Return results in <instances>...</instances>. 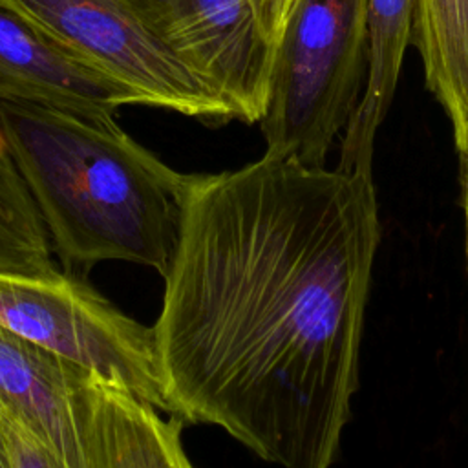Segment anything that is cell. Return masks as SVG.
Returning a JSON list of instances; mask_svg holds the SVG:
<instances>
[{
	"label": "cell",
	"mask_w": 468,
	"mask_h": 468,
	"mask_svg": "<svg viewBox=\"0 0 468 468\" xmlns=\"http://www.w3.org/2000/svg\"><path fill=\"white\" fill-rule=\"evenodd\" d=\"M378 241L369 172L263 154L188 174L152 325L168 415L280 468H331Z\"/></svg>",
	"instance_id": "obj_1"
},
{
	"label": "cell",
	"mask_w": 468,
	"mask_h": 468,
	"mask_svg": "<svg viewBox=\"0 0 468 468\" xmlns=\"http://www.w3.org/2000/svg\"><path fill=\"white\" fill-rule=\"evenodd\" d=\"M0 130L64 272L128 261L165 278L181 230L188 174L117 122L33 102H0Z\"/></svg>",
	"instance_id": "obj_2"
},
{
	"label": "cell",
	"mask_w": 468,
	"mask_h": 468,
	"mask_svg": "<svg viewBox=\"0 0 468 468\" xmlns=\"http://www.w3.org/2000/svg\"><path fill=\"white\" fill-rule=\"evenodd\" d=\"M367 0H294L260 130L265 152L325 166L366 86Z\"/></svg>",
	"instance_id": "obj_3"
},
{
	"label": "cell",
	"mask_w": 468,
	"mask_h": 468,
	"mask_svg": "<svg viewBox=\"0 0 468 468\" xmlns=\"http://www.w3.org/2000/svg\"><path fill=\"white\" fill-rule=\"evenodd\" d=\"M60 51L148 106L207 126L236 121L219 90L179 58L126 0H0Z\"/></svg>",
	"instance_id": "obj_4"
},
{
	"label": "cell",
	"mask_w": 468,
	"mask_h": 468,
	"mask_svg": "<svg viewBox=\"0 0 468 468\" xmlns=\"http://www.w3.org/2000/svg\"><path fill=\"white\" fill-rule=\"evenodd\" d=\"M0 325L168 413L152 327L122 313L86 278L0 271Z\"/></svg>",
	"instance_id": "obj_5"
},
{
	"label": "cell",
	"mask_w": 468,
	"mask_h": 468,
	"mask_svg": "<svg viewBox=\"0 0 468 468\" xmlns=\"http://www.w3.org/2000/svg\"><path fill=\"white\" fill-rule=\"evenodd\" d=\"M192 69L212 82L236 121L260 122L276 55L274 0H126Z\"/></svg>",
	"instance_id": "obj_6"
},
{
	"label": "cell",
	"mask_w": 468,
	"mask_h": 468,
	"mask_svg": "<svg viewBox=\"0 0 468 468\" xmlns=\"http://www.w3.org/2000/svg\"><path fill=\"white\" fill-rule=\"evenodd\" d=\"M84 468H194L179 417L124 386L82 369L75 388Z\"/></svg>",
	"instance_id": "obj_7"
},
{
	"label": "cell",
	"mask_w": 468,
	"mask_h": 468,
	"mask_svg": "<svg viewBox=\"0 0 468 468\" xmlns=\"http://www.w3.org/2000/svg\"><path fill=\"white\" fill-rule=\"evenodd\" d=\"M33 102L113 121L126 91L77 62L0 4V102Z\"/></svg>",
	"instance_id": "obj_8"
},
{
	"label": "cell",
	"mask_w": 468,
	"mask_h": 468,
	"mask_svg": "<svg viewBox=\"0 0 468 468\" xmlns=\"http://www.w3.org/2000/svg\"><path fill=\"white\" fill-rule=\"evenodd\" d=\"M84 367L0 325V410L62 468H84L75 388Z\"/></svg>",
	"instance_id": "obj_9"
},
{
	"label": "cell",
	"mask_w": 468,
	"mask_h": 468,
	"mask_svg": "<svg viewBox=\"0 0 468 468\" xmlns=\"http://www.w3.org/2000/svg\"><path fill=\"white\" fill-rule=\"evenodd\" d=\"M417 0H367V73L362 99L342 133L338 166L371 172L375 137L393 102L404 53L413 40Z\"/></svg>",
	"instance_id": "obj_10"
},
{
	"label": "cell",
	"mask_w": 468,
	"mask_h": 468,
	"mask_svg": "<svg viewBox=\"0 0 468 468\" xmlns=\"http://www.w3.org/2000/svg\"><path fill=\"white\" fill-rule=\"evenodd\" d=\"M457 150L468 148V0H417L413 40Z\"/></svg>",
	"instance_id": "obj_11"
},
{
	"label": "cell",
	"mask_w": 468,
	"mask_h": 468,
	"mask_svg": "<svg viewBox=\"0 0 468 468\" xmlns=\"http://www.w3.org/2000/svg\"><path fill=\"white\" fill-rule=\"evenodd\" d=\"M0 271L53 276V249L40 212L7 148H0Z\"/></svg>",
	"instance_id": "obj_12"
},
{
	"label": "cell",
	"mask_w": 468,
	"mask_h": 468,
	"mask_svg": "<svg viewBox=\"0 0 468 468\" xmlns=\"http://www.w3.org/2000/svg\"><path fill=\"white\" fill-rule=\"evenodd\" d=\"M0 437L9 468H62L53 453L20 422L0 410Z\"/></svg>",
	"instance_id": "obj_13"
},
{
	"label": "cell",
	"mask_w": 468,
	"mask_h": 468,
	"mask_svg": "<svg viewBox=\"0 0 468 468\" xmlns=\"http://www.w3.org/2000/svg\"><path fill=\"white\" fill-rule=\"evenodd\" d=\"M459 155V183H461V205L464 212L466 229V260H468V148L457 150Z\"/></svg>",
	"instance_id": "obj_14"
},
{
	"label": "cell",
	"mask_w": 468,
	"mask_h": 468,
	"mask_svg": "<svg viewBox=\"0 0 468 468\" xmlns=\"http://www.w3.org/2000/svg\"><path fill=\"white\" fill-rule=\"evenodd\" d=\"M294 0H274V29H276V38H280L282 27L285 24V18L291 11Z\"/></svg>",
	"instance_id": "obj_15"
}]
</instances>
